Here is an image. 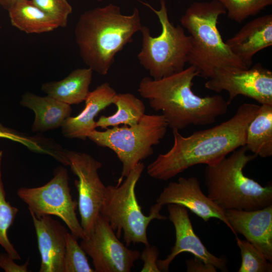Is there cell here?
Wrapping results in <instances>:
<instances>
[{"label":"cell","instance_id":"1","mask_svg":"<svg viewBox=\"0 0 272 272\" xmlns=\"http://www.w3.org/2000/svg\"><path fill=\"white\" fill-rule=\"evenodd\" d=\"M259 107L257 104L244 103L228 120L188 137L173 129V146L148 166V174L156 179L167 180L194 165L218 162L245 146L247 127Z\"/></svg>","mask_w":272,"mask_h":272},{"label":"cell","instance_id":"2","mask_svg":"<svg viewBox=\"0 0 272 272\" xmlns=\"http://www.w3.org/2000/svg\"><path fill=\"white\" fill-rule=\"evenodd\" d=\"M198 76L199 71L190 65L159 80L146 77L140 82L138 92L151 108L162 112L172 130L211 124L226 113L229 105L219 95L202 97L194 94L192 81Z\"/></svg>","mask_w":272,"mask_h":272},{"label":"cell","instance_id":"3","mask_svg":"<svg viewBox=\"0 0 272 272\" xmlns=\"http://www.w3.org/2000/svg\"><path fill=\"white\" fill-rule=\"evenodd\" d=\"M141 18L135 8L130 15H123L113 4L87 10L79 17L74 34L80 56L93 71L106 75L115 56L140 31Z\"/></svg>","mask_w":272,"mask_h":272},{"label":"cell","instance_id":"4","mask_svg":"<svg viewBox=\"0 0 272 272\" xmlns=\"http://www.w3.org/2000/svg\"><path fill=\"white\" fill-rule=\"evenodd\" d=\"M245 146L212 165L204 172L207 196L224 210L253 211L272 205V186H263L245 176L243 169L257 156Z\"/></svg>","mask_w":272,"mask_h":272},{"label":"cell","instance_id":"5","mask_svg":"<svg viewBox=\"0 0 272 272\" xmlns=\"http://www.w3.org/2000/svg\"><path fill=\"white\" fill-rule=\"evenodd\" d=\"M226 13L219 0L195 2L180 18L181 26L190 37L187 63L196 67L202 77L210 79L220 68L248 69L231 51L219 32V17Z\"/></svg>","mask_w":272,"mask_h":272},{"label":"cell","instance_id":"6","mask_svg":"<svg viewBox=\"0 0 272 272\" xmlns=\"http://www.w3.org/2000/svg\"><path fill=\"white\" fill-rule=\"evenodd\" d=\"M145 165L139 163L125 178L116 185L106 186L100 214L109 223L119 238L123 234L126 246L142 243L149 245L147 231L154 219L166 220L160 214L163 206L157 203L151 207L148 216L142 212L135 193V188Z\"/></svg>","mask_w":272,"mask_h":272},{"label":"cell","instance_id":"7","mask_svg":"<svg viewBox=\"0 0 272 272\" xmlns=\"http://www.w3.org/2000/svg\"><path fill=\"white\" fill-rule=\"evenodd\" d=\"M137 1L154 12L161 26V32L157 37L151 35L149 28L142 27V47L138 54L140 63L155 80L183 71L191 48L190 36L185 34L181 26L170 22L165 0H160L158 10L148 3Z\"/></svg>","mask_w":272,"mask_h":272},{"label":"cell","instance_id":"8","mask_svg":"<svg viewBox=\"0 0 272 272\" xmlns=\"http://www.w3.org/2000/svg\"><path fill=\"white\" fill-rule=\"evenodd\" d=\"M168 127L162 114H145L134 125L114 126L103 131L95 129L88 138L116 155L122 164L119 183L139 163L153 154V146L165 137Z\"/></svg>","mask_w":272,"mask_h":272},{"label":"cell","instance_id":"9","mask_svg":"<svg viewBox=\"0 0 272 272\" xmlns=\"http://www.w3.org/2000/svg\"><path fill=\"white\" fill-rule=\"evenodd\" d=\"M69 180L67 170L59 166L47 183L37 187H21L17 190V195L28 205L30 213L37 218L45 215L57 216L71 233L83 239L86 234L77 217L78 203L72 198Z\"/></svg>","mask_w":272,"mask_h":272},{"label":"cell","instance_id":"10","mask_svg":"<svg viewBox=\"0 0 272 272\" xmlns=\"http://www.w3.org/2000/svg\"><path fill=\"white\" fill-rule=\"evenodd\" d=\"M59 154L58 160L69 166L78 178L75 180L78 192V206L80 223L87 236L91 232L100 214L106 189L98 173L102 164L85 153L65 150Z\"/></svg>","mask_w":272,"mask_h":272},{"label":"cell","instance_id":"11","mask_svg":"<svg viewBox=\"0 0 272 272\" xmlns=\"http://www.w3.org/2000/svg\"><path fill=\"white\" fill-rule=\"evenodd\" d=\"M80 245L92 258L95 272H129L141 254L121 242L100 214Z\"/></svg>","mask_w":272,"mask_h":272},{"label":"cell","instance_id":"12","mask_svg":"<svg viewBox=\"0 0 272 272\" xmlns=\"http://www.w3.org/2000/svg\"><path fill=\"white\" fill-rule=\"evenodd\" d=\"M205 87L217 93L226 91L228 105L239 95L253 99L261 105H272V72L259 63L247 69H218Z\"/></svg>","mask_w":272,"mask_h":272},{"label":"cell","instance_id":"13","mask_svg":"<svg viewBox=\"0 0 272 272\" xmlns=\"http://www.w3.org/2000/svg\"><path fill=\"white\" fill-rule=\"evenodd\" d=\"M168 219L174 225L175 242L170 253L164 259H158L157 265L161 271H168L170 263L179 254L187 252L205 263L216 268L227 271V260L211 253L195 233L187 209L177 204H168Z\"/></svg>","mask_w":272,"mask_h":272},{"label":"cell","instance_id":"14","mask_svg":"<svg viewBox=\"0 0 272 272\" xmlns=\"http://www.w3.org/2000/svg\"><path fill=\"white\" fill-rule=\"evenodd\" d=\"M156 202L162 206L177 204L185 207L207 222L212 218L223 222L232 232V228L221 209L202 192L197 178L180 177L170 182L161 192Z\"/></svg>","mask_w":272,"mask_h":272},{"label":"cell","instance_id":"15","mask_svg":"<svg viewBox=\"0 0 272 272\" xmlns=\"http://www.w3.org/2000/svg\"><path fill=\"white\" fill-rule=\"evenodd\" d=\"M232 232L242 235L272 262V205L253 211L225 210Z\"/></svg>","mask_w":272,"mask_h":272},{"label":"cell","instance_id":"16","mask_svg":"<svg viewBox=\"0 0 272 272\" xmlns=\"http://www.w3.org/2000/svg\"><path fill=\"white\" fill-rule=\"evenodd\" d=\"M41 256L40 272H64L67 229L50 215L37 218L30 213Z\"/></svg>","mask_w":272,"mask_h":272},{"label":"cell","instance_id":"17","mask_svg":"<svg viewBox=\"0 0 272 272\" xmlns=\"http://www.w3.org/2000/svg\"><path fill=\"white\" fill-rule=\"evenodd\" d=\"M117 94L107 82L90 91L85 100L84 109L78 115L70 116L63 121L60 127L63 136L86 140L89 133L96 128L95 117L102 110L113 104Z\"/></svg>","mask_w":272,"mask_h":272},{"label":"cell","instance_id":"18","mask_svg":"<svg viewBox=\"0 0 272 272\" xmlns=\"http://www.w3.org/2000/svg\"><path fill=\"white\" fill-rule=\"evenodd\" d=\"M225 42L249 68L256 53L272 45V15H265L250 21Z\"/></svg>","mask_w":272,"mask_h":272},{"label":"cell","instance_id":"19","mask_svg":"<svg viewBox=\"0 0 272 272\" xmlns=\"http://www.w3.org/2000/svg\"><path fill=\"white\" fill-rule=\"evenodd\" d=\"M20 104L35 113L32 126L34 132H43L61 127L72 112L69 104L48 95L40 96L30 92H26L22 95Z\"/></svg>","mask_w":272,"mask_h":272},{"label":"cell","instance_id":"20","mask_svg":"<svg viewBox=\"0 0 272 272\" xmlns=\"http://www.w3.org/2000/svg\"><path fill=\"white\" fill-rule=\"evenodd\" d=\"M93 72L88 67L76 69L60 81L43 83L41 90L70 105L79 104L85 101L90 92Z\"/></svg>","mask_w":272,"mask_h":272},{"label":"cell","instance_id":"21","mask_svg":"<svg viewBox=\"0 0 272 272\" xmlns=\"http://www.w3.org/2000/svg\"><path fill=\"white\" fill-rule=\"evenodd\" d=\"M8 11L12 25L27 34L48 32L59 27L52 18L31 0H17Z\"/></svg>","mask_w":272,"mask_h":272},{"label":"cell","instance_id":"22","mask_svg":"<svg viewBox=\"0 0 272 272\" xmlns=\"http://www.w3.org/2000/svg\"><path fill=\"white\" fill-rule=\"evenodd\" d=\"M245 146L257 156H272V105H260L247 127Z\"/></svg>","mask_w":272,"mask_h":272},{"label":"cell","instance_id":"23","mask_svg":"<svg viewBox=\"0 0 272 272\" xmlns=\"http://www.w3.org/2000/svg\"><path fill=\"white\" fill-rule=\"evenodd\" d=\"M117 111L113 114L101 116L96 121V127L106 129L109 126L124 125L133 126L137 124L145 114L146 106L143 102L129 93L117 94L113 104Z\"/></svg>","mask_w":272,"mask_h":272},{"label":"cell","instance_id":"24","mask_svg":"<svg viewBox=\"0 0 272 272\" xmlns=\"http://www.w3.org/2000/svg\"><path fill=\"white\" fill-rule=\"evenodd\" d=\"M3 152H0V245L14 260L21 259L18 252L11 243L8 230L13 224L19 210L6 200L2 175Z\"/></svg>","mask_w":272,"mask_h":272},{"label":"cell","instance_id":"25","mask_svg":"<svg viewBox=\"0 0 272 272\" xmlns=\"http://www.w3.org/2000/svg\"><path fill=\"white\" fill-rule=\"evenodd\" d=\"M237 246L240 250L241 263L238 272H271L272 262L252 244L236 236Z\"/></svg>","mask_w":272,"mask_h":272},{"label":"cell","instance_id":"26","mask_svg":"<svg viewBox=\"0 0 272 272\" xmlns=\"http://www.w3.org/2000/svg\"><path fill=\"white\" fill-rule=\"evenodd\" d=\"M229 19L241 23L272 4V0H219Z\"/></svg>","mask_w":272,"mask_h":272},{"label":"cell","instance_id":"27","mask_svg":"<svg viewBox=\"0 0 272 272\" xmlns=\"http://www.w3.org/2000/svg\"><path fill=\"white\" fill-rule=\"evenodd\" d=\"M78 239L72 233H67L64 272H95L89 263L86 253L78 243Z\"/></svg>","mask_w":272,"mask_h":272},{"label":"cell","instance_id":"28","mask_svg":"<svg viewBox=\"0 0 272 272\" xmlns=\"http://www.w3.org/2000/svg\"><path fill=\"white\" fill-rule=\"evenodd\" d=\"M58 25L59 27L66 26L69 15L73 9L67 0H31Z\"/></svg>","mask_w":272,"mask_h":272},{"label":"cell","instance_id":"29","mask_svg":"<svg viewBox=\"0 0 272 272\" xmlns=\"http://www.w3.org/2000/svg\"><path fill=\"white\" fill-rule=\"evenodd\" d=\"M159 256L158 248L154 245L150 244L145 246L140 258L144 262L142 272H160L157 261Z\"/></svg>","mask_w":272,"mask_h":272},{"label":"cell","instance_id":"30","mask_svg":"<svg viewBox=\"0 0 272 272\" xmlns=\"http://www.w3.org/2000/svg\"><path fill=\"white\" fill-rule=\"evenodd\" d=\"M0 138H5L20 143L30 149L37 150L39 148L34 140L28 138L14 130L4 126L0 123Z\"/></svg>","mask_w":272,"mask_h":272},{"label":"cell","instance_id":"31","mask_svg":"<svg viewBox=\"0 0 272 272\" xmlns=\"http://www.w3.org/2000/svg\"><path fill=\"white\" fill-rule=\"evenodd\" d=\"M7 253L0 254V267L6 272H27L29 260L23 265H18Z\"/></svg>","mask_w":272,"mask_h":272},{"label":"cell","instance_id":"32","mask_svg":"<svg viewBox=\"0 0 272 272\" xmlns=\"http://www.w3.org/2000/svg\"><path fill=\"white\" fill-rule=\"evenodd\" d=\"M187 272H216L217 268L212 264L203 262L194 257L186 261Z\"/></svg>","mask_w":272,"mask_h":272},{"label":"cell","instance_id":"33","mask_svg":"<svg viewBox=\"0 0 272 272\" xmlns=\"http://www.w3.org/2000/svg\"><path fill=\"white\" fill-rule=\"evenodd\" d=\"M16 1L17 0H0V6L8 11Z\"/></svg>","mask_w":272,"mask_h":272},{"label":"cell","instance_id":"34","mask_svg":"<svg viewBox=\"0 0 272 272\" xmlns=\"http://www.w3.org/2000/svg\"><path fill=\"white\" fill-rule=\"evenodd\" d=\"M97 1H98V2H101V1H102L103 0H97Z\"/></svg>","mask_w":272,"mask_h":272}]
</instances>
